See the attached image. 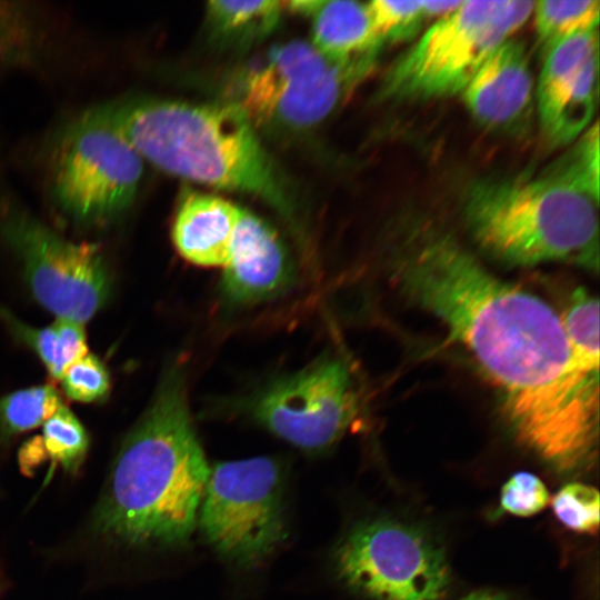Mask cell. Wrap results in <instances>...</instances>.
<instances>
[{"instance_id": "obj_19", "label": "cell", "mask_w": 600, "mask_h": 600, "mask_svg": "<svg viewBox=\"0 0 600 600\" xmlns=\"http://www.w3.org/2000/svg\"><path fill=\"white\" fill-rule=\"evenodd\" d=\"M577 369L599 380V302L578 288L564 313L560 316Z\"/></svg>"}, {"instance_id": "obj_18", "label": "cell", "mask_w": 600, "mask_h": 600, "mask_svg": "<svg viewBox=\"0 0 600 600\" xmlns=\"http://www.w3.org/2000/svg\"><path fill=\"white\" fill-rule=\"evenodd\" d=\"M0 318L17 338L37 353L54 379L60 380L69 366L88 353L82 323L57 318L50 327L34 328L4 309H0Z\"/></svg>"}, {"instance_id": "obj_12", "label": "cell", "mask_w": 600, "mask_h": 600, "mask_svg": "<svg viewBox=\"0 0 600 600\" xmlns=\"http://www.w3.org/2000/svg\"><path fill=\"white\" fill-rule=\"evenodd\" d=\"M220 294L230 307L261 303L284 293L294 282V267L276 230L242 209L231 254L223 268Z\"/></svg>"}, {"instance_id": "obj_20", "label": "cell", "mask_w": 600, "mask_h": 600, "mask_svg": "<svg viewBox=\"0 0 600 600\" xmlns=\"http://www.w3.org/2000/svg\"><path fill=\"white\" fill-rule=\"evenodd\" d=\"M534 27L538 43L546 53L556 43L581 32L598 29V0L534 2Z\"/></svg>"}, {"instance_id": "obj_3", "label": "cell", "mask_w": 600, "mask_h": 600, "mask_svg": "<svg viewBox=\"0 0 600 600\" xmlns=\"http://www.w3.org/2000/svg\"><path fill=\"white\" fill-rule=\"evenodd\" d=\"M98 107L142 160L183 179L258 197L292 218L273 162L232 104L131 96Z\"/></svg>"}, {"instance_id": "obj_30", "label": "cell", "mask_w": 600, "mask_h": 600, "mask_svg": "<svg viewBox=\"0 0 600 600\" xmlns=\"http://www.w3.org/2000/svg\"><path fill=\"white\" fill-rule=\"evenodd\" d=\"M460 600H514L513 598L497 591L491 590H479L468 596L463 597Z\"/></svg>"}, {"instance_id": "obj_4", "label": "cell", "mask_w": 600, "mask_h": 600, "mask_svg": "<svg viewBox=\"0 0 600 600\" xmlns=\"http://www.w3.org/2000/svg\"><path fill=\"white\" fill-rule=\"evenodd\" d=\"M599 200L543 170L484 179L467 191L464 217L478 246L512 266L599 267Z\"/></svg>"}, {"instance_id": "obj_13", "label": "cell", "mask_w": 600, "mask_h": 600, "mask_svg": "<svg viewBox=\"0 0 600 600\" xmlns=\"http://www.w3.org/2000/svg\"><path fill=\"white\" fill-rule=\"evenodd\" d=\"M460 96L488 128L514 132L526 127L533 108V79L523 43L509 39L498 46Z\"/></svg>"}, {"instance_id": "obj_27", "label": "cell", "mask_w": 600, "mask_h": 600, "mask_svg": "<svg viewBox=\"0 0 600 600\" xmlns=\"http://www.w3.org/2000/svg\"><path fill=\"white\" fill-rule=\"evenodd\" d=\"M60 382L64 393L79 402L102 400L110 390V377L106 366L91 353L69 366Z\"/></svg>"}, {"instance_id": "obj_17", "label": "cell", "mask_w": 600, "mask_h": 600, "mask_svg": "<svg viewBox=\"0 0 600 600\" xmlns=\"http://www.w3.org/2000/svg\"><path fill=\"white\" fill-rule=\"evenodd\" d=\"M283 11V1H210L207 21L218 44L243 49L269 36Z\"/></svg>"}, {"instance_id": "obj_8", "label": "cell", "mask_w": 600, "mask_h": 600, "mask_svg": "<svg viewBox=\"0 0 600 600\" xmlns=\"http://www.w3.org/2000/svg\"><path fill=\"white\" fill-rule=\"evenodd\" d=\"M282 464L271 457L210 468L197 524L209 544L242 567L260 563L287 536Z\"/></svg>"}, {"instance_id": "obj_26", "label": "cell", "mask_w": 600, "mask_h": 600, "mask_svg": "<svg viewBox=\"0 0 600 600\" xmlns=\"http://www.w3.org/2000/svg\"><path fill=\"white\" fill-rule=\"evenodd\" d=\"M599 491L586 483L564 484L552 498L556 518L567 528L580 533H594L599 528Z\"/></svg>"}, {"instance_id": "obj_14", "label": "cell", "mask_w": 600, "mask_h": 600, "mask_svg": "<svg viewBox=\"0 0 600 600\" xmlns=\"http://www.w3.org/2000/svg\"><path fill=\"white\" fill-rule=\"evenodd\" d=\"M240 212L241 208L226 198L187 189L171 230L177 251L196 266L224 268Z\"/></svg>"}, {"instance_id": "obj_11", "label": "cell", "mask_w": 600, "mask_h": 600, "mask_svg": "<svg viewBox=\"0 0 600 600\" xmlns=\"http://www.w3.org/2000/svg\"><path fill=\"white\" fill-rule=\"evenodd\" d=\"M0 237L21 259L37 301L57 318L83 324L108 300L110 278L96 244L69 241L17 211L0 216Z\"/></svg>"}, {"instance_id": "obj_9", "label": "cell", "mask_w": 600, "mask_h": 600, "mask_svg": "<svg viewBox=\"0 0 600 600\" xmlns=\"http://www.w3.org/2000/svg\"><path fill=\"white\" fill-rule=\"evenodd\" d=\"M339 578L371 600H443L450 568L442 544L420 526L392 518L360 522L334 553Z\"/></svg>"}, {"instance_id": "obj_22", "label": "cell", "mask_w": 600, "mask_h": 600, "mask_svg": "<svg viewBox=\"0 0 600 600\" xmlns=\"http://www.w3.org/2000/svg\"><path fill=\"white\" fill-rule=\"evenodd\" d=\"M32 447L46 453L53 464L74 473L84 460L89 438L78 418L62 404L42 424V434Z\"/></svg>"}, {"instance_id": "obj_31", "label": "cell", "mask_w": 600, "mask_h": 600, "mask_svg": "<svg viewBox=\"0 0 600 600\" xmlns=\"http://www.w3.org/2000/svg\"><path fill=\"white\" fill-rule=\"evenodd\" d=\"M1 589H2V583H1V580H0V592H1Z\"/></svg>"}, {"instance_id": "obj_1", "label": "cell", "mask_w": 600, "mask_h": 600, "mask_svg": "<svg viewBox=\"0 0 600 600\" xmlns=\"http://www.w3.org/2000/svg\"><path fill=\"white\" fill-rule=\"evenodd\" d=\"M392 278L473 357L522 447L560 476L594 462L599 380L577 369L560 316L546 301L500 280L442 233L402 250Z\"/></svg>"}, {"instance_id": "obj_24", "label": "cell", "mask_w": 600, "mask_h": 600, "mask_svg": "<svg viewBox=\"0 0 600 600\" xmlns=\"http://www.w3.org/2000/svg\"><path fill=\"white\" fill-rule=\"evenodd\" d=\"M547 169L599 200V126L594 122Z\"/></svg>"}, {"instance_id": "obj_15", "label": "cell", "mask_w": 600, "mask_h": 600, "mask_svg": "<svg viewBox=\"0 0 600 600\" xmlns=\"http://www.w3.org/2000/svg\"><path fill=\"white\" fill-rule=\"evenodd\" d=\"M309 18L311 43L324 56L338 61L378 58L382 43L373 31L367 3L317 1Z\"/></svg>"}, {"instance_id": "obj_5", "label": "cell", "mask_w": 600, "mask_h": 600, "mask_svg": "<svg viewBox=\"0 0 600 600\" xmlns=\"http://www.w3.org/2000/svg\"><path fill=\"white\" fill-rule=\"evenodd\" d=\"M376 60L338 61L311 42L289 41L237 68L226 83V102L254 128L309 129L344 103Z\"/></svg>"}, {"instance_id": "obj_6", "label": "cell", "mask_w": 600, "mask_h": 600, "mask_svg": "<svg viewBox=\"0 0 600 600\" xmlns=\"http://www.w3.org/2000/svg\"><path fill=\"white\" fill-rule=\"evenodd\" d=\"M533 7L534 1H463L392 63L378 97L403 102L460 94L484 59L527 22Z\"/></svg>"}, {"instance_id": "obj_7", "label": "cell", "mask_w": 600, "mask_h": 600, "mask_svg": "<svg viewBox=\"0 0 600 600\" xmlns=\"http://www.w3.org/2000/svg\"><path fill=\"white\" fill-rule=\"evenodd\" d=\"M142 174V158L96 106L61 133L51 161L50 193L73 222L102 226L130 208Z\"/></svg>"}, {"instance_id": "obj_16", "label": "cell", "mask_w": 600, "mask_h": 600, "mask_svg": "<svg viewBox=\"0 0 600 600\" xmlns=\"http://www.w3.org/2000/svg\"><path fill=\"white\" fill-rule=\"evenodd\" d=\"M599 53L598 29L571 36L546 52L538 80L536 99L539 122L546 136L586 64Z\"/></svg>"}, {"instance_id": "obj_21", "label": "cell", "mask_w": 600, "mask_h": 600, "mask_svg": "<svg viewBox=\"0 0 600 600\" xmlns=\"http://www.w3.org/2000/svg\"><path fill=\"white\" fill-rule=\"evenodd\" d=\"M598 71L599 53H596L581 69L552 128L546 134L548 142L556 147L571 143L589 128L598 100Z\"/></svg>"}, {"instance_id": "obj_29", "label": "cell", "mask_w": 600, "mask_h": 600, "mask_svg": "<svg viewBox=\"0 0 600 600\" xmlns=\"http://www.w3.org/2000/svg\"><path fill=\"white\" fill-rule=\"evenodd\" d=\"M463 1H426L422 0V6L427 18H441L444 17L454 10H457Z\"/></svg>"}, {"instance_id": "obj_28", "label": "cell", "mask_w": 600, "mask_h": 600, "mask_svg": "<svg viewBox=\"0 0 600 600\" xmlns=\"http://www.w3.org/2000/svg\"><path fill=\"white\" fill-rule=\"evenodd\" d=\"M550 494L539 477L527 471L512 474L502 486L496 514L534 516L546 508Z\"/></svg>"}, {"instance_id": "obj_23", "label": "cell", "mask_w": 600, "mask_h": 600, "mask_svg": "<svg viewBox=\"0 0 600 600\" xmlns=\"http://www.w3.org/2000/svg\"><path fill=\"white\" fill-rule=\"evenodd\" d=\"M62 404L50 384L7 394L0 398V433L8 438L42 426Z\"/></svg>"}, {"instance_id": "obj_2", "label": "cell", "mask_w": 600, "mask_h": 600, "mask_svg": "<svg viewBox=\"0 0 600 600\" xmlns=\"http://www.w3.org/2000/svg\"><path fill=\"white\" fill-rule=\"evenodd\" d=\"M209 472L191 419L186 373L173 366L114 459L93 530L133 547L182 544L197 527Z\"/></svg>"}, {"instance_id": "obj_25", "label": "cell", "mask_w": 600, "mask_h": 600, "mask_svg": "<svg viewBox=\"0 0 600 600\" xmlns=\"http://www.w3.org/2000/svg\"><path fill=\"white\" fill-rule=\"evenodd\" d=\"M367 6L373 31L382 46L411 38L428 20L422 1L373 0Z\"/></svg>"}, {"instance_id": "obj_10", "label": "cell", "mask_w": 600, "mask_h": 600, "mask_svg": "<svg viewBox=\"0 0 600 600\" xmlns=\"http://www.w3.org/2000/svg\"><path fill=\"white\" fill-rule=\"evenodd\" d=\"M260 426L309 452L334 444L359 411V398L347 363L323 356L301 370L280 377L244 401Z\"/></svg>"}]
</instances>
